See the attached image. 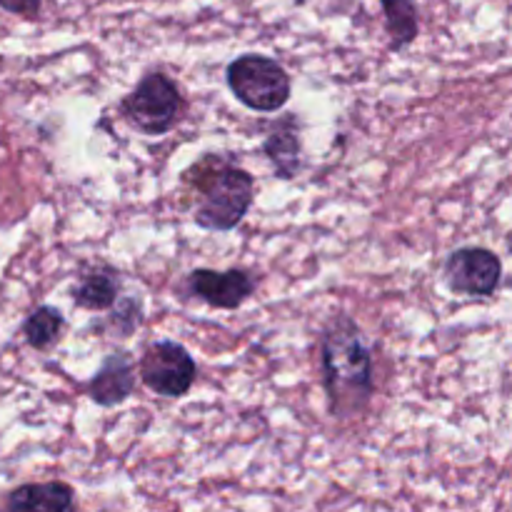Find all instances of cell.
Wrapping results in <instances>:
<instances>
[{"label": "cell", "instance_id": "1", "mask_svg": "<svg viewBox=\"0 0 512 512\" xmlns=\"http://www.w3.org/2000/svg\"><path fill=\"white\" fill-rule=\"evenodd\" d=\"M320 373L335 420H350L365 413L375 393L373 353L360 325L348 315H335L325 323L320 338Z\"/></svg>", "mask_w": 512, "mask_h": 512}, {"label": "cell", "instance_id": "8", "mask_svg": "<svg viewBox=\"0 0 512 512\" xmlns=\"http://www.w3.org/2000/svg\"><path fill=\"white\" fill-rule=\"evenodd\" d=\"M138 368L128 353H110L88 383V398L100 408H115L135 393Z\"/></svg>", "mask_w": 512, "mask_h": 512}, {"label": "cell", "instance_id": "3", "mask_svg": "<svg viewBox=\"0 0 512 512\" xmlns=\"http://www.w3.org/2000/svg\"><path fill=\"white\" fill-rule=\"evenodd\" d=\"M118 110L130 128L158 138V135L170 133L180 123L185 98L173 78L153 70V73H145L138 85L120 100Z\"/></svg>", "mask_w": 512, "mask_h": 512}, {"label": "cell", "instance_id": "6", "mask_svg": "<svg viewBox=\"0 0 512 512\" xmlns=\"http://www.w3.org/2000/svg\"><path fill=\"white\" fill-rule=\"evenodd\" d=\"M445 283L453 293L490 298L503 278V263L488 248H460L445 260Z\"/></svg>", "mask_w": 512, "mask_h": 512}, {"label": "cell", "instance_id": "5", "mask_svg": "<svg viewBox=\"0 0 512 512\" xmlns=\"http://www.w3.org/2000/svg\"><path fill=\"white\" fill-rule=\"evenodd\" d=\"M138 373L150 393L160 395V398H183L198 378V365L180 343L158 340L145 348L138 363Z\"/></svg>", "mask_w": 512, "mask_h": 512}, {"label": "cell", "instance_id": "11", "mask_svg": "<svg viewBox=\"0 0 512 512\" xmlns=\"http://www.w3.org/2000/svg\"><path fill=\"white\" fill-rule=\"evenodd\" d=\"M118 295L120 280L108 270H90L70 288V298H73L75 308L93 310V313L115 308L120 300Z\"/></svg>", "mask_w": 512, "mask_h": 512}, {"label": "cell", "instance_id": "4", "mask_svg": "<svg viewBox=\"0 0 512 512\" xmlns=\"http://www.w3.org/2000/svg\"><path fill=\"white\" fill-rule=\"evenodd\" d=\"M225 80L230 93L255 113H278L293 93V83L283 65L258 53L235 58L228 65Z\"/></svg>", "mask_w": 512, "mask_h": 512}, {"label": "cell", "instance_id": "14", "mask_svg": "<svg viewBox=\"0 0 512 512\" xmlns=\"http://www.w3.org/2000/svg\"><path fill=\"white\" fill-rule=\"evenodd\" d=\"M140 315H143V305H140V298H123L118 300V308L110 315V328L118 338H130V335L138 330Z\"/></svg>", "mask_w": 512, "mask_h": 512}, {"label": "cell", "instance_id": "2", "mask_svg": "<svg viewBox=\"0 0 512 512\" xmlns=\"http://www.w3.org/2000/svg\"><path fill=\"white\" fill-rule=\"evenodd\" d=\"M183 185L193 190V220L210 233L238 228L255 198V178L240 165L218 155H205L183 173Z\"/></svg>", "mask_w": 512, "mask_h": 512}, {"label": "cell", "instance_id": "13", "mask_svg": "<svg viewBox=\"0 0 512 512\" xmlns=\"http://www.w3.org/2000/svg\"><path fill=\"white\" fill-rule=\"evenodd\" d=\"M383 13L390 50H403L418 38V5L413 0H383Z\"/></svg>", "mask_w": 512, "mask_h": 512}, {"label": "cell", "instance_id": "9", "mask_svg": "<svg viewBox=\"0 0 512 512\" xmlns=\"http://www.w3.org/2000/svg\"><path fill=\"white\" fill-rule=\"evenodd\" d=\"M0 512H78V495L63 480L25 483L5 495Z\"/></svg>", "mask_w": 512, "mask_h": 512}, {"label": "cell", "instance_id": "12", "mask_svg": "<svg viewBox=\"0 0 512 512\" xmlns=\"http://www.w3.org/2000/svg\"><path fill=\"white\" fill-rule=\"evenodd\" d=\"M65 318L53 305H38L23 323V338L33 350H48L60 340Z\"/></svg>", "mask_w": 512, "mask_h": 512}, {"label": "cell", "instance_id": "15", "mask_svg": "<svg viewBox=\"0 0 512 512\" xmlns=\"http://www.w3.org/2000/svg\"><path fill=\"white\" fill-rule=\"evenodd\" d=\"M0 8L25 20H38L40 10H43V0H0Z\"/></svg>", "mask_w": 512, "mask_h": 512}, {"label": "cell", "instance_id": "10", "mask_svg": "<svg viewBox=\"0 0 512 512\" xmlns=\"http://www.w3.org/2000/svg\"><path fill=\"white\" fill-rule=\"evenodd\" d=\"M265 158L273 165L275 178L293 180L303 165V138H300L298 115H285L270 128L268 138L263 140Z\"/></svg>", "mask_w": 512, "mask_h": 512}, {"label": "cell", "instance_id": "7", "mask_svg": "<svg viewBox=\"0 0 512 512\" xmlns=\"http://www.w3.org/2000/svg\"><path fill=\"white\" fill-rule=\"evenodd\" d=\"M188 293L218 310H235L255 293V280L248 270L198 268L185 280Z\"/></svg>", "mask_w": 512, "mask_h": 512}]
</instances>
